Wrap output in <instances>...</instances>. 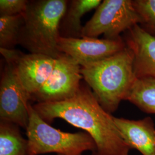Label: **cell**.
I'll return each instance as SVG.
<instances>
[{
    "instance_id": "2",
    "label": "cell",
    "mask_w": 155,
    "mask_h": 155,
    "mask_svg": "<svg viewBox=\"0 0 155 155\" xmlns=\"http://www.w3.org/2000/svg\"><path fill=\"white\" fill-rule=\"evenodd\" d=\"M81 72L101 106L111 114L126 100L136 77L134 55L127 47L105 59L86 67Z\"/></svg>"
},
{
    "instance_id": "16",
    "label": "cell",
    "mask_w": 155,
    "mask_h": 155,
    "mask_svg": "<svg viewBox=\"0 0 155 155\" xmlns=\"http://www.w3.org/2000/svg\"><path fill=\"white\" fill-rule=\"evenodd\" d=\"M141 19L140 26L155 36V0H133Z\"/></svg>"
},
{
    "instance_id": "8",
    "label": "cell",
    "mask_w": 155,
    "mask_h": 155,
    "mask_svg": "<svg viewBox=\"0 0 155 155\" xmlns=\"http://www.w3.org/2000/svg\"><path fill=\"white\" fill-rule=\"evenodd\" d=\"M6 62L14 67L25 89L31 96L40 89L52 72L56 59L37 54H24L16 49L0 48Z\"/></svg>"
},
{
    "instance_id": "9",
    "label": "cell",
    "mask_w": 155,
    "mask_h": 155,
    "mask_svg": "<svg viewBox=\"0 0 155 155\" xmlns=\"http://www.w3.org/2000/svg\"><path fill=\"white\" fill-rule=\"evenodd\" d=\"M126 47V43L121 37L109 39L87 37L66 38L60 36L58 41L59 52L72 58L81 67L87 66L102 61Z\"/></svg>"
},
{
    "instance_id": "12",
    "label": "cell",
    "mask_w": 155,
    "mask_h": 155,
    "mask_svg": "<svg viewBox=\"0 0 155 155\" xmlns=\"http://www.w3.org/2000/svg\"><path fill=\"white\" fill-rule=\"evenodd\" d=\"M101 2V0L68 1L66 11L60 24V36L66 38H82V17L89 12L97 9Z\"/></svg>"
},
{
    "instance_id": "15",
    "label": "cell",
    "mask_w": 155,
    "mask_h": 155,
    "mask_svg": "<svg viewBox=\"0 0 155 155\" xmlns=\"http://www.w3.org/2000/svg\"><path fill=\"white\" fill-rule=\"evenodd\" d=\"M24 22L23 14L0 16V48L15 49L18 45Z\"/></svg>"
},
{
    "instance_id": "6",
    "label": "cell",
    "mask_w": 155,
    "mask_h": 155,
    "mask_svg": "<svg viewBox=\"0 0 155 155\" xmlns=\"http://www.w3.org/2000/svg\"><path fill=\"white\" fill-rule=\"evenodd\" d=\"M81 67L72 58L61 53L56 59L55 67L43 86L31 96L38 103L55 102L74 96L83 79Z\"/></svg>"
},
{
    "instance_id": "4",
    "label": "cell",
    "mask_w": 155,
    "mask_h": 155,
    "mask_svg": "<svg viewBox=\"0 0 155 155\" xmlns=\"http://www.w3.org/2000/svg\"><path fill=\"white\" fill-rule=\"evenodd\" d=\"M29 118L26 128L28 138V155L47 153L58 155H81L85 151L97 150L93 139L86 132H64L51 127L43 120L29 105Z\"/></svg>"
},
{
    "instance_id": "1",
    "label": "cell",
    "mask_w": 155,
    "mask_h": 155,
    "mask_svg": "<svg viewBox=\"0 0 155 155\" xmlns=\"http://www.w3.org/2000/svg\"><path fill=\"white\" fill-rule=\"evenodd\" d=\"M33 107L48 124L61 118L89 133L97 147L92 155H129L131 149L122 138L114 117L101 106L87 83L82 82L77 93L69 99L37 103Z\"/></svg>"
},
{
    "instance_id": "10",
    "label": "cell",
    "mask_w": 155,
    "mask_h": 155,
    "mask_svg": "<svg viewBox=\"0 0 155 155\" xmlns=\"http://www.w3.org/2000/svg\"><path fill=\"white\" fill-rule=\"evenodd\" d=\"M126 45L134 55V71L137 78H155V36L136 25L126 32Z\"/></svg>"
},
{
    "instance_id": "14",
    "label": "cell",
    "mask_w": 155,
    "mask_h": 155,
    "mask_svg": "<svg viewBox=\"0 0 155 155\" xmlns=\"http://www.w3.org/2000/svg\"><path fill=\"white\" fill-rule=\"evenodd\" d=\"M127 101L148 114H155V78H136Z\"/></svg>"
},
{
    "instance_id": "7",
    "label": "cell",
    "mask_w": 155,
    "mask_h": 155,
    "mask_svg": "<svg viewBox=\"0 0 155 155\" xmlns=\"http://www.w3.org/2000/svg\"><path fill=\"white\" fill-rule=\"evenodd\" d=\"M31 95L22 86L10 63L6 64L0 82V119L12 122L25 129L29 118Z\"/></svg>"
},
{
    "instance_id": "13",
    "label": "cell",
    "mask_w": 155,
    "mask_h": 155,
    "mask_svg": "<svg viewBox=\"0 0 155 155\" xmlns=\"http://www.w3.org/2000/svg\"><path fill=\"white\" fill-rule=\"evenodd\" d=\"M19 126L6 121L0 122V155H28V140L20 132Z\"/></svg>"
},
{
    "instance_id": "3",
    "label": "cell",
    "mask_w": 155,
    "mask_h": 155,
    "mask_svg": "<svg viewBox=\"0 0 155 155\" xmlns=\"http://www.w3.org/2000/svg\"><path fill=\"white\" fill-rule=\"evenodd\" d=\"M68 1H28L23 13L24 22L18 45L29 53L56 59L61 54L58 48L59 27Z\"/></svg>"
},
{
    "instance_id": "17",
    "label": "cell",
    "mask_w": 155,
    "mask_h": 155,
    "mask_svg": "<svg viewBox=\"0 0 155 155\" xmlns=\"http://www.w3.org/2000/svg\"><path fill=\"white\" fill-rule=\"evenodd\" d=\"M27 0H1L0 16L22 15L26 10Z\"/></svg>"
},
{
    "instance_id": "18",
    "label": "cell",
    "mask_w": 155,
    "mask_h": 155,
    "mask_svg": "<svg viewBox=\"0 0 155 155\" xmlns=\"http://www.w3.org/2000/svg\"><path fill=\"white\" fill-rule=\"evenodd\" d=\"M82 155V154H81V155Z\"/></svg>"
},
{
    "instance_id": "5",
    "label": "cell",
    "mask_w": 155,
    "mask_h": 155,
    "mask_svg": "<svg viewBox=\"0 0 155 155\" xmlns=\"http://www.w3.org/2000/svg\"><path fill=\"white\" fill-rule=\"evenodd\" d=\"M141 22L132 0H104L83 26L82 36L97 38L104 35L105 39H117Z\"/></svg>"
},
{
    "instance_id": "11",
    "label": "cell",
    "mask_w": 155,
    "mask_h": 155,
    "mask_svg": "<svg viewBox=\"0 0 155 155\" xmlns=\"http://www.w3.org/2000/svg\"><path fill=\"white\" fill-rule=\"evenodd\" d=\"M114 121L130 149L143 155H155V124L150 117L131 120L114 117Z\"/></svg>"
}]
</instances>
